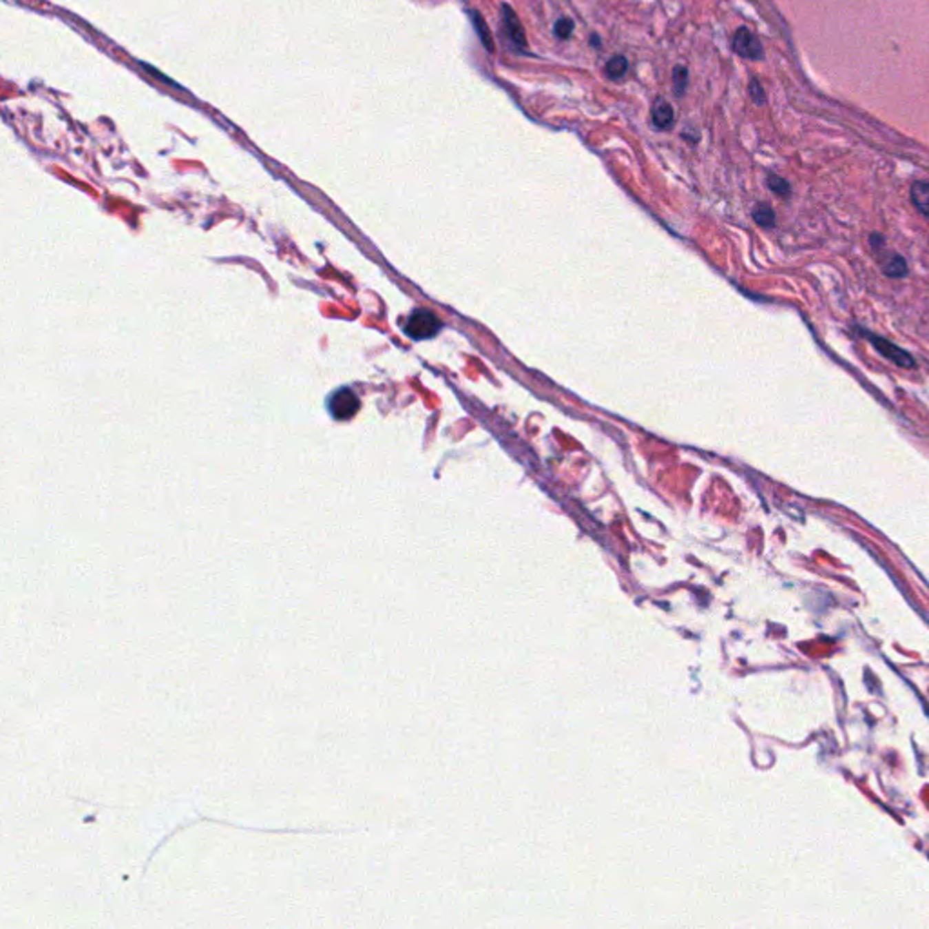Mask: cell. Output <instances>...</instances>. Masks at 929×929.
Listing matches in <instances>:
<instances>
[{"label": "cell", "mask_w": 929, "mask_h": 929, "mask_svg": "<svg viewBox=\"0 0 929 929\" xmlns=\"http://www.w3.org/2000/svg\"><path fill=\"white\" fill-rule=\"evenodd\" d=\"M327 410L328 414H331L334 419H338V421L351 419V417L359 410L358 394L348 387L336 388L334 393L328 394Z\"/></svg>", "instance_id": "cell-1"}, {"label": "cell", "mask_w": 929, "mask_h": 929, "mask_svg": "<svg viewBox=\"0 0 929 929\" xmlns=\"http://www.w3.org/2000/svg\"><path fill=\"white\" fill-rule=\"evenodd\" d=\"M554 33H556L557 39L568 40L574 33V22L570 19H559L554 25Z\"/></svg>", "instance_id": "cell-14"}, {"label": "cell", "mask_w": 929, "mask_h": 929, "mask_svg": "<svg viewBox=\"0 0 929 929\" xmlns=\"http://www.w3.org/2000/svg\"><path fill=\"white\" fill-rule=\"evenodd\" d=\"M651 122L656 125L657 129L666 131L670 129L674 122H676V114H674V109H671V105L662 98H657L651 105Z\"/></svg>", "instance_id": "cell-5"}, {"label": "cell", "mask_w": 929, "mask_h": 929, "mask_svg": "<svg viewBox=\"0 0 929 929\" xmlns=\"http://www.w3.org/2000/svg\"><path fill=\"white\" fill-rule=\"evenodd\" d=\"M688 85V70L685 65H676L674 70V91L677 96H682Z\"/></svg>", "instance_id": "cell-12"}, {"label": "cell", "mask_w": 929, "mask_h": 929, "mask_svg": "<svg viewBox=\"0 0 929 929\" xmlns=\"http://www.w3.org/2000/svg\"><path fill=\"white\" fill-rule=\"evenodd\" d=\"M470 20H472L474 28L477 31V36L481 39L483 45L487 48L488 51H494V39L492 33L488 30V24L483 20V17L479 15V11H470Z\"/></svg>", "instance_id": "cell-9"}, {"label": "cell", "mask_w": 929, "mask_h": 929, "mask_svg": "<svg viewBox=\"0 0 929 929\" xmlns=\"http://www.w3.org/2000/svg\"><path fill=\"white\" fill-rule=\"evenodd\" d=\"M910 196L911 204L915 205V209H917L922 216L929 218V182H924V180L913 182V185H911L910 189Z\"/></svg>", "instance_id": "cell-7"}, {"label": "cell", "mask_w": 929, "mask_h": 929, "mask_svg": "<svg viewBox=\"0 0 929 929\" xmlns=\"http://www.w3.org/2000/svg\"><path fill=\"white\" fill-rule=\"evenodd\" d=\"M503 22H505V28H507L508 35L512 39V42L516 45H525L527 44V39H525V31H523V25L517 19V15L510 10V6H503Z\"/></svg>", "instance_id": "cell-6"}, {"label": "cell", "mask_w": 929, "mask_h": 929, "mask_svg": "<svg viewBox=\"0 0 929 929\" xmlns=\"http://www.w3.org/2000/svg\"><path fill=\"white\" fill-rule=\"evenodd\" d=\"M753 220L762 227H771V225H775V213L770 205L759 204L753 209Z\"/></svg>", "instance_id": "cell-11"}, {"label": "cell", "mask_w": 929, "mask_h": 929, "mask_svg": "<svg viewBox=\"0 0 929 929\" xmlns=\"http://www.w3.org/2000/svg\"><path fill=\"white\" fill-rule=\"evenodd\" d=\"M868 338H870L871 345H873L877 351H879L884 358H888L890 362H893L895 365H899L902 368H915L917 367V362L910 356V353H906L904 348L897 347L895 343H891L890 340L880 338L877 334H868Z\"/></svg>", "instance_id": "cell-3"}, {"label": "cell", "mask_w": 929, "mask_h": 929, "mask_svg": "<svg viewBox=\"0 0 929 929\" xmlns=\"http://www.w3.org/2000/svg\"><path fill=\"white\" fill-rule=\"evenodd\" d=\"M733 51L742 59L760 60L764 59V50L753 33L748 28H739L733 35Z\"/></svg>", "instance_id": "cell-4"}, {"label": "cell", "mask_w": 929, "mask_h": 929, "mask_svg": "<svg viewBox=\"0 0 929 929\" xmlns=\"http://www.w3.org/2000/svg\"><path fill=\"white\" fill-rule=\"evenodd\" d=\"M441 328V322L428 311H416L405 323V333L413 340L434 338Z\"/></svg>", "instance_id": "cell-2"}, {"label": "cell", "mask_w": 929, "mask_h": 929, "mask_svg": "<svg viewBox=\"0 0 929 929\" xmlns=\"http://www.w3.org/2000/svg\"><path fill=\"white\" fill-rule=\"evenodd\" d=\"M870 242H871V245H873L875 249H882V247H884V245H886L884 236H882V234H879V233L871 234V236H870Z\"/></svg>", "instance_id": "cell-16"}, {"label": "cell", "mask_w": 929, "mask_h": 929, "mask_svg": "<svg viewBox=\"0 0 929 929\" xmlns=\"http://www.w3.org/2000/svg\"><path fill=\"white\" fill-rule=\"evenodd\" d=\"M750 96H751V100L755 102V104H759V105L764 104V100H766L764 90L760 87L759 80H757V79H753L750 82Z\"/></svg>", "instance_id": "cell-15"}, {"label": "cell", "mask_w": 929, "mask_h": 929, "mask_svg": "<svg viewBox=\"0 0 929 929\" xmlns=\"http://www.w3.org/2000/svg\"><path fill=\"white\" fill-rule=\"evenodd\" d=\"M768 187H770V189L773 191L775 194H779V196H786V198H788V196L791 194L790 184H788L784 178L777 176V174H770V176H768Z\"/></svg>", "instance_id": "cell-13"}, {"label": "cell", "mask_w": 929, "mask_h": 929, "mask_svg": "<svg viewBox=\"0 0 929 929\" xmlns=\"http://www.w3.org/2000/svg\"><path fill=\"white\" fill-rule=\"evenodd\" d=\"M605 71H607L608 79H612V80L621 79V76H625L626 71H628V60H626L623 55L612 56V59L607 62V67H605Z\"/></svg>", "instance_id": "cell-10"}, {"label": "cell", "mask_w": 929, "mask_h": 929, "mask_svg": "<svg viewBox=\"0 0 929 929\" xmlns=\"http://www.w3.org/2000/svg\"><path fill=\"white\" fill-rule=\"evenodd\" d=\"M880 265H882L886 276H890V278H904L908 274V264H906L904 256H900L899 253L884 254L880 260Z\"/></svg>", "instance_id": "cell-8"}]
</instances>
